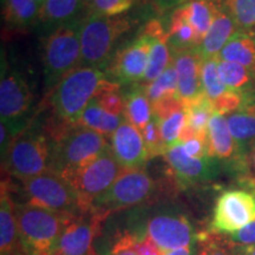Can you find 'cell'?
<instances>
[{"label": "cell", "instance_id": "obj_1", "mask_svg": "<svg viewBox=\"0 0 255 255\" xmlns=\"http://www.w3.org/2000/svg\"><path fill=\"white\" fill-rule=\"evenodd\" d=\"M117 82L108 81L100 68L79 66L65 76L50 95V104L59 120L77 124L87 105Z\"/></svg>", "mask_w": 255, "mask_h": 255}, {"label": "cell", "instance_id": "obj_2", "mask_svg": "<svg viewBox=\"0 0 255 255\" xmlns=\"http://www.w3.org/2000/svg\"><path fill=\"white\" fill-rule=\"evenodd\" d=\"M51 146L50 170L69 181L110 145L107 136L75 124L71 129L58 133Z\"/></svg>", "mask_w": 255, "mask_h": 255}, {"label": "cell", "instance_id": "obj_3", "mask_svg": "<svg viewBox=\"0 0 255 255\" xmlns=\"http://www.w3.org/2000/svg\"><path fill=\"white\" fill-rule=\"evenodd\" d=\"M14 212L19 237L28 255H43L55 251L63 232L77 218L30 203H18Z\"/></svg>", "mask_w": 255, "mask_h": 255}, {"label": "cell", "instance_id": "obj_4", "mask_svg": "<svg viewBox=\"0 0 255 255\" xmlns=\"http://www.w3.org/2000/svg\"><path fill=\"white\" fill-rule=\"evenodd\" d=\"M81 20L56 28L44 41L43 66L46 89H55L70 72L81 66Z\"/></svg>", "mask_w": 255, "mask_h": 255}, {"label": "cell", "instance_id": "obj_5", "mask_svg": "<svg viewBox=\"0 0 255 255\" xmlns=\"http://www.w3.org/2000/svg\"><path fill=\"white\" fill-rule=\"evenodd\" d=\"M130 21L124 17L85 13L79 23L82 63L81 66L102 68L123 33L129 30Z\"/></svg>", "mask_w": 255, "mask_h": 255}, {"label": "cell", "instance_id": "obj_6", "mask_svg": "<svg viewBox=\"0 0 255 255\" xmlns=\"http://www.w3.org/2000/svg\"><path fill=\"white\" fill-rule=\"evenodd\" d=\"M51 146L49 138L36 130H23L9 144L2 156L5 169L23 181L50 170Z\"/></svg>", "mask_w": 255, "mask_h": 255}, {"label": "cell", "instance_id": "obj_7", "mask_svg": "<svg viewBox=\"0 0 255 255\" xmlns=\"http://www.w3.org/2000/svg\"><path fill=\"white\" fill-rule=\"evenodd\" d=\"M155 193L156 182L144 169H123L113 186L95 201L91 212L107 218L111 213L143 205Z\"/></svg>", "mask_w": 255, "mask_h": 255}, {"label": "cell", "instance_id": "obj_8", "mask_svg": "<svg viewBox=\"0 0 255 255\" xmlns=\"http://www.w3.org/2000/svg\"><path fill=\"white\" fill-rule=\"evenodd\" d=\"M27 203L73 216L83 214L76 190L69 181L55 171L21 181Z\"/></svg>", "mask_w": 255, "mask_h": 255}, {"label": "cell", "instance_id": "obj_9", "mask_svg": "<svg viewBox=\"0 0 255 255\" xmlns=\"http://www.w3.org/2000/svg\"><path fill=\"white\" fill-rule=\"evenodd\" d=\"M122 170L109 146L95 161L70 178L69 182L77 193L83 214L91 213L95 201L113 186Z\"/></svg>", "mask_w": 255, "mask_h": 255}, {"label": "cell", "instance_id": "obj_10", "mask_svg": "<svg viewBox=\"0 0 255 255\" xmlns=\"http://www.w3.org/2000/svg\"><path fill=\"white\" fill-rule=\"evenodd\" d=\"M33 95L20 72L2 63L0 79V115L13 138L23 131L24 119L31 109Z\"/></svg>", "mask_w": 255, "mask_h": 255}, {"label": "cell", "instance_id": "obj_11", "mask_svg": "<svg viewBox=\"0 0 255 255\" xmlns=\"http://www.w3.org/2000/svg\"><path fill=\"white\" fill-rule=\"evenodd\" d=\"M253 221H255L254 194L234 189L220 195L213 213V231L229 235Z\"/></svg>", "mask_w": 255, "mask_h": 255}, {"label": "cell", "instance_id": "obj_12", "mask_svg": "<svg viewBox=\"0 0 255 255\" xmlns=\"http://www.w3.org/2000/svg\"><path fill=\"white\" fill-rule=\"evenodd\" d=\"M152 38V32L145 25L142 33L117 53L111 71L119 84H136L143 81L150 56Z\"/></svg>", "mask_w": 255, "mask_h": 255}, {"label": "cell", "instance_id": "obj_13", "mask_svg": "<svg viewBox=\"0 0 255 255\" xmlns=\"http://www.w3.org/2000/svg\"><path fill=\"white\" fill-rule=\"evenodd\" d=\"M145 233L164 252L190 247L194 229L186 216L176 212H163L148 220Z\"/></svg>", "mask_w": 255, "mask_h": 255}, {"label": "cell", "instance_id": "obj_14", "mask_svg": "<svg viewBox=\"0 0 255 255\" xmlns=\"http://www.w3.org/2000/svg\"><path fill=\"white\" fill-rule=\"evenodd\" d=\"M171 175L182 187H190L215 177L218 167L214 158H194L183 150L182 143H177L168 149L163 155Z\"/></svg>", "mask_w": 255, "mask_h": 255}, {"label": "cell", "instance_id": "obj_15", "mask_svg": "<svg viewBox=\"0 0 255 255\" xmlns=\"http://www.w3.org/2000/svg\"><path fill=\"white\" fill-rule=\"evenodd\" d=\"M105 216L90 213L89 218L77 216L65 228L56 250L63 255H94V241Z\"/></svg>", "mask_w": 255, "mask_h": 255}, {"label": "cell", "instance_id": "obj_16", "mask_svg": "<svg viewBox=\"0 0 255 255\" xmlns=\"http://www.w3.org/2000/svg\"><path fill=\"white\" fill-rule=\"evenodd\" d=\"M110 148L123 169L143 168L149 159L142 132L127 120L110 136Z\"/></svg>", "mask_w": 255, "mask_h": 255}, {"label": "cell", "instance_id": "obj_17", "mask_svg": "<svg viewBox=\"0 0 255 255\" xmlns=\"http://www.w3.org/2000/svg\"><path fill=\"white\" fill-rule=\"evenodd\" d=\"M171 56L177 72V97L183 102V104H187L203 94L201 84L202 57L197 49L171 52Z\"/></svg>", "mask_w": 255, "mask_h": 255}, {"label": "cell", "instance_id": "obj_18", "mask_svg": "<svg viewBox=\"0 0 255 255\" xmlns=\"http://www.w3.org/2000/svg\"><path fill=\"white\" fill-rule=\"evenodd\" d=\"M214 5L215 11L212 25L197 49L202 59L218 57L223 46L239 30L234 19L223 4V0H214Z\"/></svg>", "mask_w": 255, "mask_h": 255}, {"label": "cell", "instance_id": "obj_19", "mask_svg": "<svg viewBox=\"0 0 255 255\" xmlns=\"http://www.w3.org/2000/svg\"><path fill=\"white\" fill-rule=\"evenodd\" d=\"M14 206L8 182L2 181L0 196V252L1 255H28L19 237Z\"/></svg>", "mask_w": 255, "mask_h": 255}, {"label": "cell", "instance_id": "obj_20", "mask_svg": "<svg viewBox=\"0 0 255 255\" xmlns=\"http://www.w3.org/2000/svg\"><path fill=\"white\" fill-rule=\"evenodd\" d=\"M208 156L210 158L232 161L241 158L240 146L235 142L229 130L227 119L214 114L208 126Z\"/></svg>", "mask_w": 255, "mask_h": 255}, {"label": "cell", "instance_id": "obj_21", "mask_svg": "<svg viewBox=\"0 0 255 255\" xmlns=\"http://www.w3.org/2000/svg\"><path fill=\"white\" fill-rule=\"evenodd\" d=\"M146 25L150 28L154 38H152V46L144 78L141 82L142 85L150 84L151 82H154L173 62V56H171L168 41V33L165 32L163 25L158 20H151Z\"/></svg>", "mask_w": 255, "mask_h": 255}, {"label": "cell", "instance_id": "obj_22", "mask_svg": "<svg viewBox=\"0 0 255 255\" xmlns=\"http://www.w3.org/2000/svg\"><path fill=\"white\" fill-rule=\"evenodd\" d=\"M88 13V0H46L40 7L38 19L47 26L58 27L81 20L83 12Z\"/></svg>", "mask_w": 255, "mask_h": 255}, {"label": "cell", "instance_id": "obj_23", "mask_svg": "<svg viewBox=\"0 0 255 255\" xmlns=\"http://www.w3.org/2000/svg\"><path fill=\"white\" fill-rule=\"evenodd\" d=\"M219 58L240 64L255 72V30H238L223 46Z\"/></svg>", "mask_w": 255, "mask_h": 255}, {"label": "cell", "instance_id": "obj_24", "mask_svg": "<svg viewBox=\"0 0 255 255\" xmlns=\"http://www.w3.org/2000/svg\"><path fill=\"white\" fill-rule=\"evenodd\" d=\"M124 117L141 132L151 120L152 107L144 85L133 84L124 95Z\"/></svg>", "mask_w": 255, "mask_h": 255}, {"label": "cell", "instance_id": "obj_25", "mask_svg": "<svg viewBox=\"0 0 255 255\" xmlns=\"http://www.w3.org/2000/svg\"><path fill=\"white\" fill-rule=\"evenodd\" d=\"M124 121L126 117L110 114L102 107L97 98H94L83 111L77 124L104 136H111Z\"/></svg>", "mask_w": 255, "mask_h": 255}, {"label": "cell", "instance_id": "obj_26", "mask_svg": "<svg viewBox=\"0 0 255 255\" xmlns=\"http://www.w3.org/2000/svg\"><path fill=\"white\" fill-rule=\"evenodd\" d=\"M167 33L171 52L188 49H199L201 45V41L197 38L195 30L188 23L180 8H177L171 15L170 25H169V31Z\"/></svg>", "mask_w": 255, "mask_h": 255}, {"label": "cell", "instance_id": "obj_27", "mask_svg": "<svg viewBox=\"0 0 255 255\" xmlns=\"http://www.w3.org/2000/svg\"><path fill=\"white\" fill-rule=\"evenodd\" d=\"M178 8L195 30L197 38L202 43L214 17V0H189Z\"/></svg>", "mask_w": 255, "mask_h": 255}, {"label": "cell", "instance_id": "obj_28", "mask_svg": "<svg viewBox=\"0 0 255 255\" xmlns=\"http://www.w3.org/2000/svg\"><path fill=\"white\" fill-rule=\"evenodd\" d=\"M219 75L228 90L245 94L255 89V72L240 64L220 59Z\"/></svg>", "mask_w": 255, "mask_h": 255}, {"label": "cell", "instance_id": "obj_29", "mask_svg": "<svg viewBox=\"0 0 255 255\" xmlns=\"http://www.w3.org/2000/svg\"><path fill=\"white\" fill-rule=\"evenodd\" d=\"M187 111V124L199 135H208L210 119L215 114L212 101L203 94L184 104Z\"/></svg>", "mask_w": 255, "mask_h": 255}, {"label": "cell", "instance_id": "obj_30", "mask_svg": "<svg viewBox=\"0 0 255 255\" xmlns=\"http://www.w3.org/2000/svg\"><path fill=\"white\" fill-rule=\"evenodd\" d=\"M144 88L151 107L162 101L177 97L178 81L174 62L170 63V65L164 70L161 76H158L150 84L144 85Z\"/></svg>", "mask_w": 255, "mask_h": 255}, {"label": "cell", "instance_id": "obj_31", "mask_svg": "<svg viewBox=\"0 0 255 255\" xmlns=\"http://www.w3.org/2000/svg\"><path fill=\"white\" fill-rule=\"evenodd\" d=\"M5 20L15 27H26L39 17L40 6L36 0H5Z\"/></svg>", "mask_w": 255, "mask_h": 255}, {"label": "cell", "instance_id": "obj_32", "mask_svg": "<svg viewBox=\"0 0 255 255\" xmlns=\"http://www.w3.org/2000/svg\"><path fill=\"white\" fill-rule=\"evenodd\" d=\"M219 56L202 59L201 64V84L205 95L210 101H215L228 90L219 75Z\"/></svg>", "mask_w": 255, "mask_h": 255}, {"label": "cell", "instance_id": "obj_33", "mask_svg": "<svg viewBox=\"0 0 255 255\" xmlns=\"http://www.w3.org/2000/svg\"><path fill=\"white\" fill-rule=\"evenodd\" d=\"M187 126V111L186 108L175 111L170 116L159 120V130H161L162 143L164 150L167 151L171 146L178 143L180 133ZM165 154V152H164Z\"/></svg>", "mask_w": 255, "mask_h": 255}, {"label": "cell", "instance_id": "obj_34", "mask_svg": "<svg viewBox=\"0 0 255 255\" xmlns=\"http://www.w3.org/2000/svg\"><path fill=\"white\" fill-rule=\"evenodd\" d=\"M239 30L255 28V0H223Z\"/></svg>", "mask_w": 255, "mask_h": 255}, {"label": "cell", "instance_id": "obj_35", "mask_svg": "<svg viewBox=\"0 0 255 255\" xmlns=\"http://www.w3.org/2000/svg\"><path fill=\"white\" fill-rule=\"evenodd\" d=\"M136 0H88V13L116 17L124 13Z\"/></svg>", "mask_w": 255, "mask_h": 255}, {"label": "cell", "instance_id": "obj_36", "mask_svg": "<svg viewBox=\"0 0 255 255\" xmlns=\"http://www.w3.org/2000/svg\"><path fill=\"white\" fill-rule=\"evenodd\" d=\"M142 135L144 138L149 159L158 155H164L165 150L163 143H162L161 130H159V119L154 113H152L151 120L149 121V123L142 131Z\"/></svg>", "mask_w": 255, "mask_h": 255}, {"label": "cell", "instance_id": "obj_37", "mask_svg": "<svg viewBox=\"0 0 255 255\" xmlns=\"http://www.w3.org/2000/svg\"><path fill=\"white\" fill-rule=\"evenodd\" d=\"M97 101L110 114L124 116V95L120 92V84L115 83L110 88L105 89L102 94L98 96Z\"/></svg>", "mask_w": 255, "mask_h": 255}, {"label": "cell", "instance_id": "obj_38", "mask_svg": "<svg viewBox=\"0 0 255 255\" xmlns=\"http://www.w3.org/2000/svg\"><path fill=\"white\" fill-rule=\"evenodd\" d=\"M213 108H214L215 114L226 115L234 113L241 108L244 103V94L242 92L227 90L225 94L216 98L215 101H212Z\"/></svg>", "mask_w": 255, "mask_h": 255}, {"label": "cell", "instance_id": "obj_39", "mask_svg": "<svg viewBox=\"0 0 255 255\" xmlns=\"http://www.w3.org/2000/svg\"><path fill=\"white\" fill-rule=\"evenodd\" d=\"M183 150L194 158H205L208 156V135H197L182 143Z\"/></svg>", "mask_w": 255, "mask_h": 255}, {"label": "cell", "instance_id": "obj_40", "mask_svg": "<svg viewBox=\"0 0 255 255\" xmlns=\"http://www.w3.org/2000/svg\"><path fill=\"white\" fill-rule=\"evenodd\" d=\"M227 242L233 247L255 246V221L251 222L246 227L241 228L240 231L229 234Z\"/></svg>", "mask_w": 255, "mask_h": 255}, {"label": "cell", "instance_id": "obj_41", "mask_svg": "<svg viewBox=\"0 0 255 255\" xmlns=\"http://www.w3.org/2000/svg\"><path fill=\"white\" fill-rule=\"evenodd\" d=\"M132 248L137 255H163L164 252L159 248L156 242L148 235L133 234Z\"/></svg>", "mask_w": 255, "mask_h": 255}, {"label": "cell", "instance_id": "obj_42", "mask_svg": "<svg viewBox=\"0 0 255 255\" xmlns=\"http://www.w3.org/2000/svg\"><path fill=\"white\" fill-rule=\"evenodd\" d=\"M199 255H238V253L233 252V246L228 242L227 245H223L222 241L212 238L203 242Z\"/></svg>", "mask_w": 255, "mask_h": 255}, {"label": "cell", "instance_id": "obj_43", "mask_svg": "<svg viewBox=\"0 0 255 255\" xmlns=\"http://www.w3.org/2000/svg\"><path fill=\"white\" fill-rule=\"evenodd\" d=\"M133 242V234L122 235L116 244L113 246L109 255H137L135 250L132 248Z\"/></svg>", "mask_w": 255, "mask_h": 255}, {"label": "cell", "instance_id": "obj_44", "mask_svg": "<svg viewBox=\"0 0 255 255\" xmlns=\"http://www.w3.org/2000/svg\"><path fill=\"white\" fill-rule=\"evenodd\" d=\"M163 255H191V248L184 247V248H180V250L165 252V253H163Z\"/></svg>", "mask_w": 255, "mask_h": 255}, {"label": "cell", "instance_id": "obj_45", "mask_svg": "<svg viewBox=\"0 0 255 255\" xmlns=\"http://www.w3.org/2000/svg\"><path fill=\"white\" fill-rule=\"evenodd\" d=\"M237 253L238 255H255V246L240 247Z\"/></svg>", "mask_w": 255, "mask_h": 255}, {"label": "cell", "instance_id": "obj_46", "mask_svg": "<svg viewBox=\"0 0 255 255\" xmlns=\"http://www.w3.org/2000/svg\"><path fill=\"white\" fill-rule=\"evenodd\" d=\"M250 162H251V167L253 169V171L255 173V142L252 144V149H251V154H250ZM253 184L255 186V178L253 181Z\"/></svg>", "mask_w": 255, "mask_h": 255}, {"label": "cell", "instance_id": "obj_47", "mask_svg": "<svg viewBox=\"0 0 255 255\" xmlns=\"http://www.w3.org/2000/svg\"><path fill=\"white\" fill-rule=\"evenodd\" d=\"M43 255H63V254L59 253V252H57V251H52V252H50V253H46Z\"/></svg>", "mask_w": 255, "mask_h": 255}, {"label": "cell", "instance_id": "obj_48", "mask_svg": "<svg viewBox=\"0 0 255 255\" xmlns=\"http://www.w3.org/2000/svg\"><path fill=\"white\" fill-rule=\"evenodd\" d=\"M36 1L38 2V4H39V6L41 7V6H43L44 4H45V1L46 0H36Z\"/></svg>", "mask_w": 255, "mask_h": 255}]
</instances>
